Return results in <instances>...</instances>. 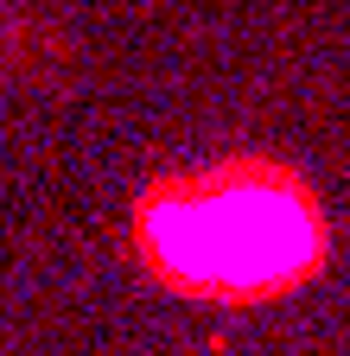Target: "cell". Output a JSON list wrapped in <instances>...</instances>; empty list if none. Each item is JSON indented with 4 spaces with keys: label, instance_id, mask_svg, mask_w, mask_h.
I'll return each mask as SVG.
<instances>
[{
    "label": "cell",
    "instance_id": "obj_1",
    "mask_svg": "<svg viewBox=\"0 0 350 356\" xmlns=\"http://www.w3.org/2000/svg\"><path fill=\"white\" fill-rule=\"evenodd\" d=\"M147 280L198 305H268L319 280L331 222L299 172L274 159H216L166 172L134 197Z\"/></svg>",
    "mask_w": 350,
    "mask_h": 356
}]
</instances>
